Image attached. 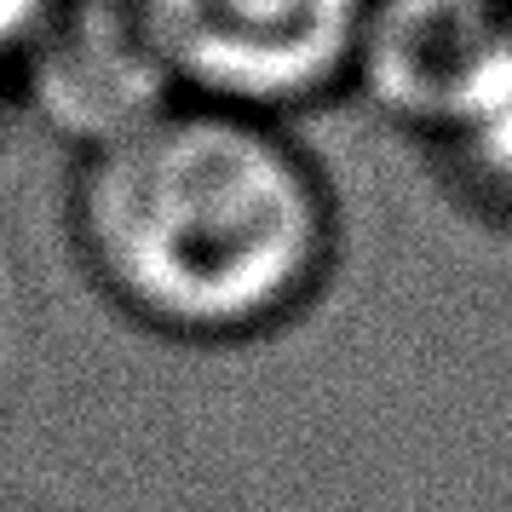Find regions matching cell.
<instances>
[{"mask_svg": "<svg viewBox=\"0 0 512 512\" xmlns=\"http://www.w3.org/2000/svg\"><path fill=\"white\" fill-rule=\"evenodd\" d=\"M64 248L121 328L167 351H259L346 271V196L300 121L173 98L70 162Z\"/></svg>", "mask_w": 512, "mask_h": 512, "instance_id": "obj_1", "label": "cell"}, {"mask_svg": "<svg viewBox=\"0 0 512 512\" xmlns=\"http://www.w3.org/2000/svg\"><path fill=\"white\" fill-rule=\"evenodd\" d=\"M173 98L311 121L346 104L369 0H116Z\"/></svg>", "mask_w": 512, "mask_h": 512, "instance_id": "obj_2", "label": "cell"}, {"mask_svg": "<svg viewBox=\"0 0 512 512\" xmlns=\"http://www.w3.org/2000/svg\"><path fill=\"white\" fill-rule=\"evenodd\" d=\"M512 0H369L351 47L346 104L420 144L507 47Z\"/></svg>", "mask_w": 512, "mask_h": 512, "instance_id": "obj_3", "label": "cell"}, {"mask_svg": "<svg viewBox=\"0 0 512 512\" xmlns=\"http://www.w3.org/2000/svg\"><path fill=\"white\" fill-rule=\"evenodd\" d=\"M415 150L449 208L512 242V35Z\"/></svg>", "mask_w": 512, "mask_h": 512, "instance_id": "obj_4", "label": "cell"}, {"mask_svg": "<svg viewBox=\"0 0 512 512\" xmlns=\"http://www.w3.org/2000/svg\"><path fill=\"white\" fill-rule=\"evenodd\" d=\"M70 0H0V139L18 127V87L35 47L47 41V29L64 18Z\"/></svg>", "mask_w": 512, "mask_h": 512, "instance_id": "obj_5", "label": "cell"}]
</instances>
